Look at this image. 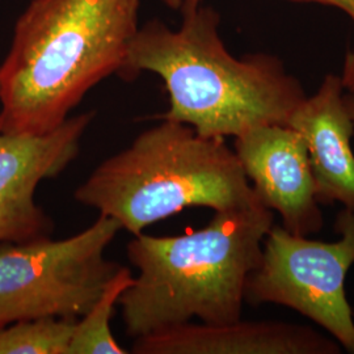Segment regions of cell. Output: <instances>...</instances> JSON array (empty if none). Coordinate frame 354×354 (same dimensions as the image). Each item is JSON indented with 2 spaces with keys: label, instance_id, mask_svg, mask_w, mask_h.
Instances as JSON below:
<instances>
[{
  "label": "cell",
  "instance_id": "cell-1",
  "mask_svg": "<svg viewBox=\"0 0 354 354\" xmlns=\"http://www.w3.org/2000/svg\"><path fill=\"white\" fill-rule=\"evenodd\" d=\"M219 24V13L203 4L184 13L177 29L147 21L131 42L120 77L159 76L169 102L159 120L185 124L207 138H236L254 127L288 125L307 96L301 82L276 55L234 57Z\"/></svg>",
  "mask_w": 354,
  "mask_h": 354
},
{
  "label": "cell",
  "instance_id": "cell-2",
  "mask_svg": "<svg viewBox=\"0 0 354 354\" xmlns=\"http://www.w3.org/2000/svg\"><path fill=\"white\" fill-rule=\"evenodd\" d=\"M140 0H30L0 64V133L41 136L91 89L121 76Z\"/></svg>",
  "mask_w": 354,
  "mask_h": 354
},
{
  "label": "cell",
  "instance_id": "cell-3",
  "mask_svg": "<svg viewBox=\"0 0 354 354\" xmlns=\"http://www.w3.org/2000/svg\"><path fill=\"white\" fill-rule=\"evenodd\" d=\"M274 213L261 201L222 212L206 227L177 236L140 234L127 244L137 269L120 297L127 336L137 339L198 319H241L245 286L260 264Z\"/></svg>",
  "mask_w": 354,
  "mask_h": 354
},
{
  "label": "cell",
  "instance_id": "cell-4",
  "mask_svg": "<svg viewBox=\"0 0 354 354\" xmlns=\"http://www.w3.org/2000/svg\"><path fill=\"white\" fill-rule=\"evenodd\" d=\"M74 197L133 236L187 207L222 212L260 201L225 140L169 120L105 159Z\"/></svg>",
  "mask_w": 354,
  "mask_h": 354
},
{
  "label": "cell",
  "instance_id": "cell-5",
  "mask_svg": "<svg viewBox=\"0 0 354 354\" xmlns=\"http://www.w3.org/2000/svg\"><path fill=\"white\" fill-rule=\"evenodd\" d=\"M120 230L114 219L99 215L61 241L0 243V328L38 317L86 315L121 268L105 257Z\"/></svg>",
  "mask_w": 354,
  "mask_h": 354
},
{
  "label": "cell",
  "instance_id": "cell-6",
  "mask_svg": "<svg viewBox=\"0 0 354 354\" xmlns=\"http://www.w3.org/2000/svg\"><path fill=\"white\" fill-rule=\"evenodd\" d=\"M335 230L337 241H320L273 225L260 264L247 281L245 304L291 308L354 354L353 310L345 290L354 266V212L342 209Z\"/></svg>",
  "mask_w": 354,
  "mask_h": 354
},
{
  "label": "cell",
  "instance_id": "cell-7",
  "mask_svg": "<svg viewBox=\"0 0 354 354\" xmlns=\"http://www.w3.org/2000/svg\"><path fill=\"white\" fill-rule=\"evenodd\" d=\"M93 118L95 112L73 115L41 136L0 133V243L50 236L54 223L36 201L38 185L75 160Z\"/></svg>",
  "mask_w": 354,
  "mask_h": 354
},
{
  "label": "cell",
  "instance_id": "cell-8",
  "mask_svg": "<svg viewBox=\"0 0 354 354\" xmlns=\"http://www.w3.org/2000/svg\"><path fill=\"white\" fill-rule=\"evenodd\" d=\"M234 151L257 198L281 226L310 236L324 226L304 137L289 125H264L236 137Z\"/></svg>",
  "mask_w": 354,
  "mask_h": 354
},
{
  "label": "cell",
  "instance_id": "cell-9",
  "mask_svg": "<svg viewBox=\"0 0 354 354\" xmlns=\"http://www.w3.org/2000/svg\"><path fill=\"white\" fill-rule=\"evenodd\" d=\"M134 354H340V344L308 326L236 320L184 323L134 339Z\"/></svg>",
  "mask_w": 354,
  "mask_h": 354
},
{
  "label": "cell",
  "instance_id": "cell-10",
  "mask_svg": "<svg viewBox=\"0 0 354 354\" xmlns=\"http://www.w3.org/2000/svg\"><path fill=\"white\" fill-rule=\"evenodd\" d=\"M342 76H324L313 96H306L288 121L304 137L317 201L340 203L354 212V122L344 104Z\"/></svg>",
  "mask_w": 354,
  "mask_h": 354
},
{
  "label": "cell",
  "instance_id": "cell-11",
  "mask_svg": "<svg viewBox=\"0 0 354 354\" xmlns=\"http://www.w3.org/2000/svg\"><path fill=\"white\" fill-rule=\"evenodd\" d=\"M133 279L134 276H131L130 269L121 266L105 285L102 295L89 308L88 313L77 319L68 354L129 353L115 342L111 320L120 297L133 283Z\"/></svg>",
  "mask_w": 354,
  "mask_h": 354
},
{
  "label": "cell",
  "instance_id": "cell-12",
  "mask_svg": "<svg viewBox=\"0 0 354 354\" xmlns=\"http://www.w3.org/2000/svg\"><path fill=\"white\" fill-rule=\"evenodd\" d=\"M77 319L38 317L0 328V354H68Z\"/></svg>",
  "mask_w": 354,
  "mask_h": 354
},
{
  "label": "cell",
  "instance_id": "cell-13",
  "mask_svg": "<svg viewBox=\"0 0 354 354\" xmlns=\"http://www.w3.org/2000/svg\"><path fill=\"white\" fill-rule=\"evenodd\" d=\"M289 1H297V3H319L324 6H330L342 10V12L346 13L354 26V0H289Z\"/></svg>",
  "mask_w": 354,
  "mask_h": 354
},
{
  "label": "cell",
  "instance_id": "cell-14",
  "mask_svg": "<svg viewBox=\"0 0 354 354\" xmlns=\"http://www.w3.org/2000/svg\"><path fill=\"white\" fill-rule=\"evenodd\" d=\"M342 86L345 89H354V51H348L344 59L342 73Z\"/></svg>",
  "mask_w": 354,
  "mask_h": 354
},
{
  "label": "cell",
  "instance_id": "cell-15",
  "mask_svg": "<svg viewBox=\"0 0 354 354\" xmlns=\"http://www.w3.org/2000/svg\"><path fill=\"white\" fill-rule=\"evenodd\" d=\"M342 99H344L345 108L354 122V89H345Z\"/></svg>",
  "mask_w": 354,
  "mask_h": 354
},
{
  "label": "cell",
  "instance_id": "cell-16",
  "mask_svg": "<svg viewBox=\"0 0 354 354\" xmlns=\"http://www.w3.org/2000/svg\"><path fill=\"white\" fill-rule=\"evenodd\" d=\"M201 4H203V0H183L180 12H181V15L192 12V11H194L196 8H198Z\"/></svg>",
  "mask_w": 354,
  "mask_h": 354
},
{
  "label": "cell",
  "instance_id": "cell-17",
  "mask_svg": "<svg viewBox=\"0 0 354 354\" xmlns=\"http://www.w3.org/2000/svg\"><path fill=\"white\" fill-rule=\"evenodd\" d=\"M162 3H165V6L174 11H178L181 10V4H183V0H160Z\"/></svg>",
  "mask_w": 354,
  "mask_h": 354
}]
</instances>
